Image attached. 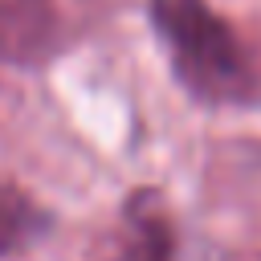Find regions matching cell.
Listing matches in <instances>:
<instances>
[{
    "instance_id": "6da1fadb",
    "label": "cell",
    "mask_w": 261,
    "mask_h": 261,
    "mask_svg": "<svg viewBox=\"0 0 261 261\" xmlns=\"http://www.w3.org/2000/svg\"><path fill=\"white\" fill-rule=\"evenodd\" d=\"M151 20L188 94L204 102H249L257 94L245 45L208 0H151Z\"/></svg>"
},
{
    "instance_id": "7a4b0ae2",
    "label": "cell",
    "mask_w": 261,
    "mask_h": 261,
    "mask_svg": "<svg viewBox=\"0 0 261 261\" xmlns=\"http://www.w3.org/2000/svg\"><path fill=\"white\" fill-rule=\"evenodd\" d=\"M175 249H179V237L163 196L143 188L122 204L94 261H175Z\"/></svg>"
},
{
    "instance_id": "3957f363",
    "label": "cell",
    "mask_w": 261,
    "mask_h": 261,
    "mask_svg": "<svg viewBox=\"0 0 261 261\" xmlns=\"http://www.w3.org/2000/svg\"><path fill=\"white\" fill-rule=\"evenodd\" d=\"M61 49V16L49 0H0V61L41 65Z\"/></svg>"
},
{
    "instance_id": "277c9868",
    "label": "cell",
    "mask_w": 261,
    "mask_h": 261,
    "mask_svg": "<svg viewBox=\"0 0 261 261\" xmlns=\"http://www.w3.org/2000/svg\"><path fill=\"white\" fill-rule=\"evenodd\" d=\"M45 232V212L12 184L0 179V257L24 249L33 237Z\"/></svg>"
}]
</instances>
